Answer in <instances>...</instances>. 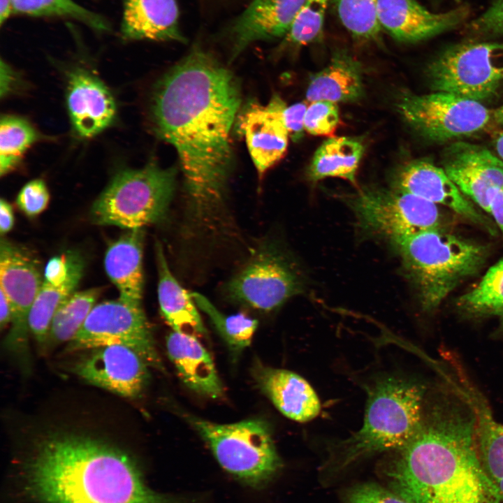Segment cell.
I'll return each instance as SVG.
<instances>
[{
  "mask_svg": "<svg viewBox=\"0 0 503 503\" xmlns=\"http://www.w3.org/2000/svg\"><path fill=\"white\" fill-rule=\"evenodd\" d=\"M364 94L363 68L347 51L336 52L329 64L310 78L306 99L310 102H355Z\"/></svg>",
  "mask_w": 503,
  "mask_h": 503,
  "instance_id": "obj_26",
  "label": "cell"
},
{
  "mask_svg": "<svg viewBox=\"0 0 503 503\" xmlns=\"http://www.w3.org/2000/svg\"><path fill=\"white\" fill-rule=\"evenodd\" d=\"M0 22L3 24L13 13L12 0H1Z\"/></svg>",
  "mask_w": 503,
  "mask_h": 503,
  "instance_id": "obj_46",
  "label": "cell"
},
{
  "mask_svg": "<svg viewBox=\"0 0 503 503\" xmlns=\"http://www.w3.org/2000/svg\"><path fill=\"white\" fill-rule=\"evenodd\" d=\"M144 228L129 230L108 248L105 272L117 287L119 299L140 305L143 292V252Z\"/></svg>",
  "mask_w": 503,
  "mask_h": 503,
  "instance_id": "obj_24",
  "label": "cell"
},
{
  "mask_svg": "<svg viewBox=\"0 0 503 503\" xmlns=\"http://www.w3.org/2000/svg\"><path fill=\"white\" fill-rule=\"evenodd\" d=\"M90 350L74 367L79 377L124 397L141 394L150 377L149 365L136 351L118 344Z\"/></svg>",
  "mask_w": 503,
  "mask_h": 503,
  "instance_id": "obj_15",
  "label": "cell"
},
{
  "mask_svg": "<svg viewBox=\"0 0 503 503\" xmlns=\"http://www.w3.org/2000/svg\"><path fill=\"white\" fill-rule=\"evenodd\" d=\"M67 104L73 127L83 138L99 133L115 117L116 105L111 93L99 79L85 70L71 73Z\"/></svg>",
  "mask_w": 503,
  "mask_h": 503,
  "instance_id": "obj_19",
  "label": "cell"
},
{
  "mask_svg": "<svg viewBox=\"0 0 503 503\" xmlns=\"http://www.w3.org/2000/svg\"><path fill=\"white\" fill-rule=\"evenodd\" d=\"M344 28L356 38L377 42L381 28L377 18L378 0H333Z\"/></svg>",
  "mask_w": 503,
  "mask_h": 503,
  "instance_id": "obj_33",
  "label": "cell"
},
{
  "mask_svg": "<svg viewBox=\"0 0 503 503\" xmlns=\"http://www.w3.org/2000/svg\"><path fill=\"white\" fill-rule=\"evenodd\" d=\"M101 290L75 291L58 307L52 319L48 338L54 344L71 342L95 306Z\"/></svg>",
  "mask_w": 503,
  "mask_h": 503,
  "instance_id": "obj_30",
  "label": "cell"
},
{
  "mask_svg": "<svg viewBox=\"0 0 503 503\" xmlns=\"http://www.w3.org/2000/svg\"><path fill=\"white\" fill-rule=\"evenodd\" d=\"M367 393L363 425L336 446L330 459L333 469H342L370 455L401 449L420 425L426 402L424 385L388 375L374 381Z\"/></svg>",
  "mask_w": 503,
  "mask_h": 503,
  "instance_id": "obj_4",
  "label": "cell"
},
{
  "mask_svg": "<svg viewBox=\"0 0 503 503\" xmlns=\"http://www.w3.org/2000/svg\"><path fill=\"white\" fill-rule=\"evenodd\" d=\"M340 124L337 103L317 101L311 102L305 115V131L313 136H331Z\"/></svg>",
  "mask_w": 503,
  "mask_h": 503,
  "instance_id": "obj_36",
  "label": "cell"
},
{
  "mask_svg": "<svg viewBox=\"0 0 503 503\" xmlns=\"http://www.w3.org/2000/svg\"><path fill=\"white\" fill-rule=\"evenodd\" d=\"M13 312L6 296L0 290V326L1 328L11 323Z\"/></svg>",
  "mask_w": 503,
  "mask_h": 503,
  "instance_id": "obj_44",
  "label": "cell"
},
{
  "mask_svg": "<svg viewBox=\"0 0 503 503\" xmlns=\"http://www.w3.org/2000/svg\"><path fill=\"white\" fill-rule=\"evenodd\" d=\"M393 452L383 474L411 503H502L481 461L475 415L460 392L425 402L416 432Z\"/></svg>",
  "mask_w": 503,
  "mask_h": 503,
  "instance_id": "obj_2",
  "label": "cell"
},
{
  "mask_svg": "<svg viewBox=\"0 0 503 503\" xmlns=\"http://www.w3.org/2000/svg\"><path fill=\"white\" fill-rule=\"evenodd\" d=\"M396 106L411 129L434 142L470 136L484 129L491 117L481 102L446 92L403 93Z\"/></svg>",
  "mask_w": 503,
  "mask_h": 503,
  "instance_id": "obj_11",
  "label": "cell"
},
{
  "mask_svg": "<svg viewBox=\"0 0 503 503\" xmlns=\"http://www.w3.org/2000/svg\"><path fill=\"white\" fill-rule=\"evenodd\" d=\"M493 117L497 122L503 124V105L495 111Z\"/></svg>",
  "mask_w": 503,
  "mask_h": 503,
  "instance_id": "obj_48",
  "label": "cell"
},
{
  "mask_svg": "<svg viewBox=\"0 0 503 503\" xmlns=\"http://www.w3.org/2000/svg\"><path fill=\"white\" fill-rule=\"evenodd\" d=\"M240 102L233 75L198 48L154 91L153 129L177 153L187 209L196 221H208L224 202L233 168L230 133Z\"/></svg>",
  "mask_w": 503,
  "mask_h": 503,
  "instance_id": "obj_1",
  "label": "cell"
},
{
  "mask_svg": "<svg viewBox=\"0 0 503 503\" xmlns=\"http://www.w3.org/2000/svg\"><path fill=\"white\" fill-rule=\"evenodd\" d=\"M442 164L461 192L490 213L494 194L503 187V161L486 147L456 142L445 150Z\"/></svg>",
  "mask_w": 503,
  "mask_h": 503,
  "instance_id": "obj_14",
  "label": "cell"
},
{
  "mask_svg": "<svg viewBox=\"0 0 503 503\" xmlns=\"http://www.w3.org/2000/svg\"><path fill=\"white\" fill-rule=\"evenodd\" d=\"M346 503H411L389 488L375 483H363L349 488Z\"/></svg>",
  "mask_w": 503,
  "mask_h": 503,
  "instance_id": "obj_37",
  "label": "cell"
},
{
  "mask_svg": "<svg viewBox=\"0 0 503 503\" xmlns=\"http://www.w3.org/2000/svg\"><path fill=\"white\" fill-rule=\"evenodd\" d=\"M495 148L502 159H503V131L500 133L494 142Z\"/></svg>",
  "mask_w": 503,
  "mask_h": 503,
  "instance_id": "obj_47",
  "label": "cell"
},
{
  "mask_svg": "<svg viewBox=\"0 0 503 503\" xmlns=\"http://www.w3.org/2000/svg\"><path fill=\"white\" fill-rule=\"evenodd\" d=\"M188 421L230 474L252 487L271 480L282 462L271 430L261 419L221 424L189 416Z\"/></svg>",
  "mask_w": 503,
  "mask_h": 503,
  "instance_id": "obj_7",
  "label": "cell"
},
{
  "mask_svg": "<svg viewBox=\"0 0 503 503\" xmlns=\"http://www.w3.org/2000/svg\"><path fill=\"white\" fill-rule=\"evenodd\" d=\"M177 169L150 161L140 169L117 173L94 203L90 215L100 225L144 228L166 216L176 185Z\"/></svg>",
  "mask_w": 503,
  "mask_h": 503,
  "instance_id": "obj_6",
  "label": "cell"
},
{
  "mask_svg": "<svg viewBox=\"0 0 503 503\" xmlns=\"http://www.w3.org/2000/svg\"><path fill=\"white\" fill-rule=\"evenodd\" d=\"M113 344L131 349L149 367L164 370L141 305L119 299L96 305L67 349L73 351Z\"/></svg>",
  "mask_w": 503,
  "mask_h": 503,
  "instance_id": "obj_12",
  "label": "cell"
},
{
  "mask_svg": "<svg viewBox=\"0 0 503 503\" xmlns=\"http://www.w3.org/2000/svg\"><path fill=\"white\" fill-rule=\"evenodd\" d=\"M13 13L32 16H59L75 19L98 31H107L108 22L99 15L73 0H12Z\"/></svg>",
  "mask_w": 503,
  "mask_h": 503,
  "instance_id": "obj_34",
  "label": "cell"
},
{
  "mask_svg": "<svg viewBox=\"0 0 503 503\" xmlns=\"http://www.w3.org/2000/svg\"><path fill=\"white\" fill-rule=\"evenodd\" d=\"M155 254L159 275L158 299L163 319L173 331L198 339L205 337L207 330L191 293L172 274L159 242L155 244Z\"/></svg>",
  "mask_w": 503,
  "mask_h": 503,
  "instance_id": "obj_25",
  "label": "cell"
},
{
  "mask_svg": "<svg viewBox=\"0 0 503 503\" xmlns=\"http://www.w3.org/2000/svg\"><path fill=\"white\" fill-rule=\"evenodd\" d=\"M458 308L472 317L503 316V258L481 281L456 301Z\"/></svg>",
  "mask_w": 503,
  "mask_h": 503,
  "instance_id": "obj_29",
  "label": "cell"
},
{
  "mask_svg": "<svg viewBox=\"0 0 503 503\" xmlns=\"http://www.w3.org/2000/svg\"><path fill=\"white\" fill-rule=\"evenodd\" d=\"M254 379L260 390L286 417L304 423L321 411L319 398L311 385L299 374L256 363Z\"/></svg>",
  "mask_w": 503,
  "mask_h": 503,
  "instance_id": "obj_20",
  "label": "cell"
},
{
  "mask_svg": "<svg viewBox=\"0 0 503 503\" xmlns=\"http://www.w3.org/2000/svg\"><path fill=\"white\" fill-rule=\"evenodd\" d=\"M305 0H254L232 27L233 58L250 43L286 36Z\"/></svg>",
  "mask_w": 503,
  "mask_h": 503,
  "instance_id": "obj_21",
  "label": "cell"
},
{
  "mask_svg": "<svg viewBox=\"0 0 503 503\" xmlns=\"http://www.w3.org/2000/svg\"><path fill=\"white\" fill-rule=\"evenodd\" d=\"M121 31L129 40L184 42L176 0H122Z\"/></svg>",
  "mask_w": 503,
  "mask_h": 503,
  "instance_id": "obj_23",
  "label": "cell"
},
{
  "mask_svg": "<svg viewBox=\"0 0 503 503\" xmlns=\"http://www.w3.org/2000/svg\"><path fill=\"white\" fill-rule=\"evenodd\" d=\"M469 10L461 6L435 13L416 0H378L377 18L381 29L404 43L427 39L456 27L468 17Z\"/></svg>",
  "mask_w": 503,
  "mask_h": 503,
  "instance_id": "obj_18",
  "label": "cell"
},
{
  "mask_svg": "<svg viewBox=\"0 0 503 503\" xmlns=\"http://www.w3.org/2000/svg\"><path fill=\"white\" fill-rule=\"evenodd\" d=\"M1 74L4 75V77L1 75V80H5L4 82H1V95L3 96V94H6L8 90H10V85H11L13 77H12V71L10 69L9 66H8L6 64H4L3 61H1Z\"/></svg>",
  "mask_w": 503,
  "mask_h": 503,
  "instance_id": "obj_45",
  "label": "cell"
},
{
  "mask_svg": "<svg viewBox=\"0 0 503 503\" xmlns=\"http://www.w3.org/2000/svg\"><path fill=\"white\" fill-rule=\"evenodd\" d=\"M469 28L479 34H503V0H495L485 13L471 22Z\"/></svg>",
  "mask_w": 503,
  "mask_h": 503,
  "instance_id": "obj_39",
  "label": "cell"
},
{
  "mask_svg": "<svg viewBox=\"0 0 503 503\" xmlns=\"http://www.w3.org/2000/svg\"><path fill=\"white\" fill-rule=\"evenodd\" d=\"M26 475L29 492L41 503H191L153 490L122 450L70 431L40 437Z\"/></svg>",
  "mask_w": 503,
  "mask_h": 503,
  "instance_id": "obj_3",
  "label": "cell"
},
{
  "mask_svg": "<svg viewBox=\"0 0 503 503\" xmlns=\"http://www.w3.org/2000/svg\"><path fill=\"white\" fill-rule=\"evenodd\" d=\"M347 203L362 230L391 241L442 228L437 205L395 189L363 188Z\"/></svg>",
  "mask_w": 503,
  "mask_h": 503,
  "instance_id": "obj_9",
  "label": "cell"
},
{
  "mask_svg": "<svg viewBox=\"0 0 503 503\" xmlns=\"http://www.w3.org/2000/svg\"><path fill=\"white\" fill-rule=\"evenodd\" d=\"M286 106L275 94L266 105L250 103L240 117L238 129L245 137L260 178L286 152L289 133L283 120Z\"/></svg>",
  "mask_w": 503,
  "mask_h": 503,
  "instance_id": "obj_17",
  "label": "cell"
},
{
  "mask_svg": "<svg viewBox=\"0 0 503 503\" xmlns=\"http://www.w3.org/2000/svg\"><path fill=\"white\" fill-rule=\"evenodd\" d=\"M490 214L503 235V187L494 194L490 202Z\"/></svg>",
  "mask_w": 503,
  "mask_h": 503,
  "instance_id": "obj_42",
  "label": "cell"
},
{
  "mask_svg": "<svg viewBox=\"0 0 503 503\" xmlns=\"http://www.w3.org/2000/svg\"><path fill=\"white\" fill-rule=\"evenodd\" d=\"M424 311L437 309L464 280L476 275L487 258L486 247L442 228L391 241Z\"/></svg>",
  "mask_w": 503,
  "mask_h": 503,
  "instance_id": "obj_5",
  "label": "cell"
},
{
  "mask_svg": "<svg viewBox=\"0 0 503 503\" xmlns=\"http://www.w3.org/2000/svg\"><path fill=\"white\" fill-rule=\"evenodd\" d=\"M43 281L36 259L22 247L1 238L0 290L8 299L13 312L11 328L7 340L10 346L22 348L26 344L29 330V312Z\"/></svg>",
  "mask_w": 503,
  "mask_h": 503,
  "instance_id": "obj_13",
  "label": "cell"
},
{
  "mask_svg": "<svg viewBox=\"0 0 503 503\" xmlns=\"http://www.w3.org/2000/svg\"><path fill=\"white\" fill-rule=\"evenodd\" d=\"M50 195L45 182L34 180L26 184L19 192L16 203L28 217H36L48 206Z\"/></svg>",
  "mask_w": 503,
  "mask_h": 503,
  "instance_id": "obj_38",
  "label": "cell"
},
{
  "mask_svg": "<svg viewBox=\"0 0 503 503\" xmlns=\"http://www.w3.org/2000/svg\"><path fill=\"white\" fill-rule=\"evenodd\" d=\"M302 288L293 262L279 247H258L224 287L225 296L240 305L270 312L281 307Z\"/></svg>",
  "mask_w": 503,
  "mask_h": 503,
  "instance_id": "obj_10",
  "label": "cell"
},
{
  "mask_svg": "<svg viewBox=\"0 0 503 503\" xmlns=\"http://www.w3.org/2000/svg\"><path fill=\"white\" fill-rule=\"evenodd\" d=\"M166 350L180 378L196 393L218 399L224 388L214 363L198 338L173 331L166 337Z\"/></svg>",
  "mask_w": 503,
  "mask_h": 503,
  "instance_id": "obj_22",
  "label": "cell"
},
{
  "mask_svg": "<svg viewBox=\"0 0 503 503\" xmlns=\"http://www.w3.org/2000/svg\"><path fill=\"white\" fill-rule=\"evenodd\" d=\"M502 328H503V316L502 317Z\"/></svg>",
  "mask_w": 503,
  "mask_h": 503,
  "instance_id": "obj_49",
  "label": "cell"
},
{
  "mask_svg": "<svg viewBox=\"0 0 503 503\" xmlns=\"http://www.w3.org/2000/svg\"><path fill=\"white\" fill-rule=\"evenodd\" d=\"M307 105L305 102H298L286 105L283 111L284 125L293 140L302 138L304 131V121Z\"/></svg>",
  "mask_w": 503,
  "mask_h": 503,
  "instance_id": "obj_40",
  "label": "cell"
},
{
  "mask_svg": "<svg viewBox=\"0 0 503 503\" xmlns=\"http://www.w3.org/2000/svg\"><path fill=\"white\" fill-rule=\"evenodd\" d=\"M328 1L305 0L286 35V41L292 45H305L319 39Z\"/></svg>",
  "mask_w": 503,
  "mask_h": 503,
  "instance_id": "obj_35",
  "label": "cell"
},
{
  "mask_svg": "<svg viewBox=\"0 0 503 503\" xmlns=\"http://www.w3.org/2000/svg\"><path fill=\"white\" fill-rule=\"evenodd\" d=\"M66 255L68 264V274L66 281L59 285H52L43 281L29 312V331L39 344L48 341L54 313L61 303L75 292L83 274L84 261L82 256L75 252H68Z\"/></svg>",
  "mask_w": 503,
  "mask_h": 503,
  "instance_id": "obj_28",
  "label": "cell"
},
{
  "mask_svg": "<svg viewBox=\"0 0 503 503\" xmlns=\"http://www.w3.org/2000/svg\"><path fill=\"white\" fill-rule=\"evenodd\" d=\"M364 151V144L358 138L330 137L316 150L308 168V177L312 182L338 177L356 185V173Z\"/></svg>",
  "mask_w": 503,
  "mask_h": 503,
  "instance_id": "obj_27",
  "label": "cell"
},
{
  "mask_svg": "<svg viewBox=\"0 0 503 503\" xmlns=\"http://www.w3.org/2000/svg\"><path fill=\"white\" fill-rule=\"evenodd\" d=\"M393 187L436 205L448 207L492 234L495 231L486 217L465 198L444 168L429 161L417 159L403 165L393 176Z\"/></svg>",
  "mask_w": 503,
  "mask_h": 503,
  "instance_id": "obj_16",
  "label": "cell"
},
{
  "mask_svg": "<svg viewBox=\"0 0 503 503\" xmlns=\"http://www.w3.org/2000/svg\"><path fill=\"white\" fill-rule=\"evenodd\" d=\"M68 274L66 255L54 256L45 265L44 281L52 285H59L66 281Z\"/></svg>",
  "mask_w": 503,
  "mask_h": 503,
  "instance_id": "obj_41",
  "label": "cell"
},
{
  "mask_svg": "<svg viewBox=\"0 0 503 503\" xmlns=\"http://www.w3.org/2000/svg\"><path fill=\"white\" fill-rule=\"evenodd\" d=\"M14 225L12 206L3 199L0 201V232L3 235L9 232Z\"/></svg>",
  "mask_w": 503,
  "mask_h": 503,
  "instance_id": "obj_43",
  "label": "cell"
},
{
  "mask_svg": "<svg viewBox=\"0 0 503 503\" xmlns=\"http://www.w3.org/2000/svg\"><path fill=\"white\" fill-rule=\"evenodd\" d=\"M191 293L196 306L207 315L231 349L240 351L250 345L258 325L256 319L242 312L224 314L203 295Z\"/></svg>",
  "mask_w": 503,
  "mask_h": 503,
  "instance_id": "obj_31",
  "label": "cell"
},
{
  "mask_svg": "<svg viewBox=\"0 0 503 503\" xmlns=\"http://www.w3.org/2000/svg\"><path fill=\"white\" fill-rule=\"evenodd\" d=\"M503 45L467 43L453 46L428 66L435 92L481 102L493 96L503 81Z\"/></svg>",
  "mask_w": 503,
  "mask_h": 503,
  "instance_id": "obj_8",
  "label": "cell"
},
{
  "mask_svg": "<svg viewBox=\"0 0 503 503\" xmlns=\"http://www.w3.org/2000/svg\"><path fill=\"white\" fill-rule=\"evenodd\" d=\"M38 133L26 119L5 115L0 126V173L13 170L25 151L38 139Z\"/></svg>",
  "mask_w": 503,
  "mask_h": 503,
  "instance_id": "obj_32",
  "label": "cell"
}]
</instances>
